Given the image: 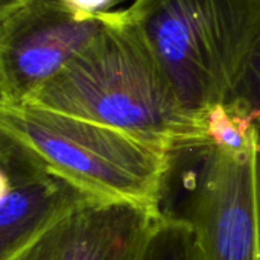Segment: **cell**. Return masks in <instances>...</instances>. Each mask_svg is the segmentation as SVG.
<instances>
[{"label": "cell", "instance_id": "obj_1", "mask_svg": "<svg viewBox=\"0 0 260 260\" xmlns=\"http://www.w3.org/2000/svg\"><path fill=\"white\" fill-rule=\"evenodd\" d=\"M171 146L206 148L203 117L177 98L126 11L27 102Z\"/></svg>", "mask_w": 260, "mask_h": 260}, {"label": "cell", "instance_id": "obj_2", "mask_svg": "<svg viewBox=\"0 0 260 260\" xmlns=\"http://www.w3.org/2000/svg\"><path fill=\"white\" fill-rule=\"evenodd\" d=\"M0 131L94 203L161 212L178 154L171 146L32 104L0 105Z\"/></svg>", "mask_w": 260, "mask_h": 260}, {"label": "cell", "instance_id": "obj_3", "mask_svg": "<svg viewBox=\"0 0 260 260\" xmlns=\"http://www.w3.org/2000/svg\"><path fill=\"white\" fill-rule=\"evenodd\" d=\"M125 11L200 119L227 99L260 30V0H134Z\"/></svg>", "mask_w": 260, "mask_h": 260}, {"label": "cell", "instance_id": "obj_4", "mask_svg": "<svg viewBox=\"0 0 260 260\" xmlns=\"http://www.w3.org/2000/svg\"><path fill=\"white\" fill-rule=\"evenodd\" d=\"M67 0H24L0 15V105L27 104L116 18Z\"/></svg>", "mask_w": 260, "mask_h": 260}, {"label": "cell", "instance_id": "obj_5", "mask_svg": "<svg viewBox=\"0 0 260 260\" xmlns=\"http://www.w3.org/2000/svg\"><path fill=\"white\" fill-rule=\"evenodd\" d=\"M198 151L203 165L184 218L204 260H260V126L248 155Z\"/></svg>", "mask_w": 260, "mask_h": 260}, {"label": "cell", "instance_id": "obj_6", "mask_svg": "<svg viewBox=\"0 0 260 260\" xmlns=\"http://www.w3.org/2000/svg\"><path fill=\"white\" fill-rule=\"evenodd\" d=\"M98 204L26 145L0 131V260H11L75 212Z\"/></svg>", "mask_w": 260, "mask_h": 260}, {"label": "cell", "instance_id": "obj_7", "mask_svg": "<svg viewBox=\"0 0 260 260\" xmlns=\"http://www.w3.org/2000/svg\"><path fill=\"white\" fill-rule=\"evenodd\" d=\"M163 212L93 204L67 216L11 260H129Z\"/></svg>", "mask_w": 260, "mask_h": 260}, {"label": "cell", "instance_id": "obj_8", "mask_svg": "<svg viewBox=\"0 0 260 260\" xmlns=\"http://www.w3.org/2000/svg\"><path fill=\"white\" fill-rule=\"evenodd\" d=\"M129 260H204L192 224L161 213L145 232Z\"/></svg>", "mask_w": 260, "mask_h": 260}, {"label": "cell", "instance_id": "obj_9", "mask_svg": "<svg viewBox=\"0 0 260 260\" xmlns=\"http://www.w3.org/2000/svg\"><path fill=\"white\" fill-rule=\"evenodd\" d=\"M206 148L218 149L232 157L248 155L257 140L259 126L232 104L215 105L203 116Z\"/></svg>", "mask_w": 260, "mask_h": 260}, {"label": "cell", "instance_id": "obj_10", "mask_svg": "<svg viewBox=\"0 0 260 260\" xmlns=\"http://www.w3.org/2000/svg\"><path fill=\"white\" fill-rule=\"evenodd\" d=\"M224 102L244 111L260 126V30Z\"/></svg>", "mask_w": 260, "mask_h": 260}, {"label": "cell", "instance_id": "obj_11", "mask_svg": "<svg viewBox=\"0 0 260 260\" xmlns=\"http://www.w3.org/2000/svg\"><path fill=\"white\" fill-rule=\"evenodd\" d=\"M70 5L75 8L90 12V14H101V12H108L113 0H67Z\"/></svg>", "mask_w": 260, "mask_h": 260}, {"label": "cell", "instance_id": "obj_12", "mask_svg": "<svg viewBox=\"0 0 260 260\" xmlns=\"http://www.w3.org/2000/svg\"><path fill=\"white\" fill-rule=\"evenodd\" d=\"M21 2H24V0H0V15L8 12L9 9H12L14 6L20 5Z\"/></svg>", "mask_w": 260, "mask_h": 260}]
</instances>
